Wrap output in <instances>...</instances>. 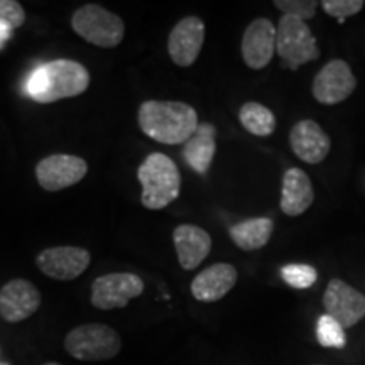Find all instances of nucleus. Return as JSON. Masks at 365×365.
<instances>
[{
  "instance_id": "nucleus-18",
  "label": "nucleus",
  "mask_w": 365,
  "mask_h": 365,
  "mask_svg": "<svg viewBox=\"0 0 365 365\" xmlns=\"http://www.w3.org/2000/svg\"><path fill=\"white\" fill-rule=\"evenodd\" d=\"M314 202V191L309 176L299 168H289L282 176L281 210L287 217L303 215Z\"/></svg>"
},
{
  "instance_id": "nucleus-14",
  "label": "nucleus",
  "mask_w": 365,
  "mask_h": 365,
  "mask_svg": "<svg viewBox=\"0 0 365 365\" xmlns=\"http://www.w3.org/2000/svg\"><path fill=\"white\" fill-rule=\"evenodd\" d=\"M242 58L252 70L266 68L276 53V26L266 17L250 22L242 38Z\"/></svg>"
},
{
  "instance_id": "nucleus-13",
  "label": "nucleus",
  "mask_w": 365,
  "mask_h": 365,
  "mask_svg": "<svg viewBox=\"0 0 365 365\" xmlns=\"http://www.w3.org/2000/svg\"><path fill=\"white\" fill-rule=\"evenodd\" d=\"M41 293L27 279H12L0 287V317L7 323L24 322L38 312Z\"/></svg>"
},
{
  "instance_id": "nucleus-3",
  "label": "nucleus",
  "mask_w": 365,
  "mask_h": 365,
  "mask_svg": "<svg viewBox=\"0 0 365 365\" xmlns=\"http://www.w3.org/2000/svg\"><path fill=\"white\" fill-rule=\"evenodd\" d=\"M143 185L140 202L148 210H163L180 196L181 175L175 161L163 153H153L137 170Z\"/></svg>"
},
{
  "instance_id": "nucleus-7",
  "label": "nucleus",
  "mask_w": 365,
  "mask_h": 365,
  "mask_svg": "<svg viewBox=\"0 0 365 365\" xmlns=\"http://www.w3.org/2000/svg\"><path fill=\"white\" fill-rule=\"evenodd\" d=\"M144 293V281L132 272H110L91 284V304L102 312L120 309Z\"/></svg>"
},
{
  "instance_id": "nucleus-24",
  "label": "nucleus",
  "mask_w": 365,
  "mask_h": 365,
  "mask_svg": "<svg viewBox=\"0 0 365 365\" xmlns=\"http://www.w3.org/2000/svg\"><path fill=\"white\" fill-rule=\"evenodd\" d=\"M274 6L279 9L282 16L304 22L314 17L318 2L314 0H274Z\"/></svg>"
},
{
  "instance_id": "nucleus-16",
  "label": "nucleus",
  "mask_w": 365,
  "mask_h": 365,
  "mask_svg": "<svg viewBox=\"0 0 365 365\" xmlns=\"http://www.w3.org/2000/svg\"><path fill=\"white\" fill-rule=\"evenodd\" d=\"M239 279V272L232 264L217 262L203 269L191 282V294L202 303H215L230 293Z\"/></svg>"
},
{
  "instance_id": "nucleus-10",
  "label": "nucleus",
  "mask_w": 365,
  "mask_h": 365,
  "mask_svg": "<svg viewBox=\"0 0 365 365\" xmlns=\"http://www.w3.org/2000/svg\"><path fill=\"white\" fill-rule=\"evenodd\" d=\"M91 262V255L83 247L61 245L49 247L36 257L39 271L56 281H73L80 277Z\"/></svg>"
},
{
  "instance_id": "nucleus-6",
  "label": "nucleus",
  "mask_w": 365,
  "mask_h": 365,
  "mask_svg": "<svg viewBox=\"0 0 365 365\" xmlns=\"http://www.w3.org/2000/svg\"><path fill=\"white\" fill-rule=\"evenodd\" d=\"M276 53L289 70H298L319 58L317 38L307 22L286 16L281 17L276 27Z\"/></svg>"
},
{
  "instance_id": "nucleus-29",
  "label": "nucleus",
  "mask_w": 365,
  "mask_h": 365,
  "mask_svg": "<svg viewBox=\"0 0 365 365\" xmlns=\"http://www.w3.org/2000/svg\"><path fill=\"white\" fill-rule=\"evenodd\" d=\"M0 365H9V364H2V362H0Z\"/></svg>"
},
{
  "instance_id": "nucleus-1",
  "label": "nucleus",
  "mask_w": 365,
  "mask_h": 365,
  "mask_svg": "<svg viewBox=\"0 0 365 365\" xmlns=\"http://www.w3.org/2000/svg\"><path fill=\"white\" fill-rule=\"evenodd\" d=\"M140 130L168 145L182 144L198 127V113L191 105L173 100H148L137 112Z\"/></svg>"
},
{
  "instance_id": "nucleus-22",
  "label": "nucleus",
  "mask_w": 365,
  "mask_h": 365,
  "mask_svg": "<svg viewBox=\"0 0 365 365\" xmlns=\"http://www.w3.org/2000/svg\"><path fill=\"white\" fill-rule=\"evenodd\" d=\"M317 340L327 349H344L346 345L345 328L330 314H322L317 323Z\"/></svg>"
},
{
  "instance_id": "nucleus-5",
  "label": "nucleus",
  "mask_w": 365,
  "mask_h": 365,
  "mask_svg": "<svg viewBox=\"0 0 365 365\" xmlns=\"http://www.w3.org/2000/svg\"><path fill=\"white\" fill-rule=\"evenodd\" d=\"M71 27L86 43L98 48H117L125 36L124 21L97 4H86L73 12Z\"/></svg>"
},
{
  "instance_id": "nucleus-17",
  "label": "nucleus",
  "mask_w": 365,
  "mask_h": 365,
  "mask_svg": "<svg viewBox=\"0 0 365 365\" xmlns=\"http://www.w3.org/2000/svg\"><path fill=\"white\" fill-rule=\"evenodd\" d=\"M178 261L185 271H193L208 257L212 250V237L202 227L185 223L178 225L173 232Z\"/></svg>"
},
{
  "instance_id": "nucleus-21",
  "label": "nucleus",
  "mask_w": 365,
  "mask_h": 365,
  "mask_svg": "<svg viewBox=\"0 0 365 365\" xmlns=\"http://www.w3.org/2000/svg\"><path fill=\"white\" fill-rule=\"evenodd\" d=\"M239 120L244 129L252 135L267 137L276 130V117L259 102H247L240 107Z\"/></svg>"
},
{
  "instance_id": "nucleus-23",
  "label": "nucleus",
  "mask_w": 365,
  "mask_h": 365,
  "mask_svg": "<svg viewBox=\"0 0 365 365\" xmlns=\"http://www.w3.org/2000/svg\"><path fill=\"white\" fill-rule=\"evenodd\" d=\"M281 276L287 286L294 289H308L318 279V272L308 264H287L281 269Z\"/></svg>"
},
{
  "instance_id": "nucleus-20",
  "label": "nucleus",
  "mask_w": 365,
  "mask_h": 365,
  "mask_svg": "<svg viewBox=\"0 0 365 365\" xmlns=\"http://www.w3.org/2000/svg\"><path fill=\"white\" fill-rule=\"evenodd\" d=\"M274 230V222L271 218L259 217V218H247L235 223L230 227L228 234L234 244L242 250H257L262 249L264 245L271 240Z\"/></svg>"
},
{
  "instance_id": "nucleus-4",
  "label": "nucleus",
  "mask_w": 365,
  "mask_h": 365,
  "mask_svg": "<svg viewBox=\"0 0 365 365\" xmlns=\"http://www.w3.org/2000/svg\"><path fill=\"white\" fill-rule=\"evenodd\" d=\"M65 349L76 360L103 362L120 354L122 339L112 327L103 323H86L68 333Z\"/></svg>"
},
{
  "instance_id": "nucleus-9",
  "label": "nucleus",
  "mask_w": 365,
  "mask_h": 365,
  "mask_svg": "<svg viewBox=\"0 0 365 365\" xmlns=\"http://www.w3.org/2000/svg\"><path fill=\"white\" fill-rule=\"evenodd\" d=\"M357 80L352 68L344 59L328 61L313 80V97L323 105H336L345 102L355 91Z\"/></svg>"
},
{
  "instance_id": "nucleus-25",
  "label": "nucleus",
  "mask_w": 365,
  "mask_h": 365,
  "mask_svg": "<svg viewBox=\"0 0 365 365\" xmlns=\"http://www.w3.org/2000/svg\"><path fill=\"white\" fill-rule=\"evenodd\" d=\"M323 11L344 24L346 17L355 16L364 9V0H323Z\"/></svg>"
},
{
  "instance_id": "nucleus-8",
  "label": "nucleus",
  "mask_w": 365,
  "mask_h": 365,
  "mask_svg": "<svg viewBox=\"0 0 365 365\" xmlns=\"http://www.w3.org/2000/svg\"><path fill=\"white\" fill-rule=\"evenodd\" d=\"M88 173V164L83 158L73 154H51L41 159L36 166V178L46 191H61L80 182Z\"/></svg>"
},
{
  "instance_id": "nucleus-27",
  "label": "nucleus",
  "mask_w": 365,
  "mask_h": 365,
  "mask_svg": "<svg viewBox=\"0 0 365 365\" xmlns=\"http://www.w3.org/2000/svg\"><path fill=\"white\" fill-rule=\"evenodd\" d=\"M11 33L12 31L6 29V27H0V48H2L4 43H6L9 38H11Z\"/></svg>"
},
{
  "instance_id": "nucleus-11",
  "label": "nucleus",
  "mask_w": 365,
  "mask_h": 365,
  "mask_svg": "<svg viewBox=\"0 0 365 365\" xmlns=\"http://www.w3.org/2000/svg\"><path fill=\"white\" fill-rule=\"evenodd\" d=\"M323 304L327 314L335 318L344 328H352L365 318V296L339 277L328 282Z\"/></svg>"
},
{
  "instance_id": "nucleus-19",
  "label": "nucleus",
  "mask_w": 365,
  "mask_h": 365,
  "mask_svg": "<svg viewBox=\"0 0 365 365\" xmlns=\"http://www.w3.org/2000/svg\"><path fill=\"white\" fill-rule=\"evenodd\" d=\"M217 153V129L210 122L198 124L182 148V158L198 175H207Z\"/></svg>"
},
{
  "instance_id": "nucleus-28",
  "label": "nucleus",
  "mask_w": 365,
  "mask_h": 365,
  "mask_svg": "<svg viewBox=\"0 0 365 365\" xmlns=\"http://www.w3.org/2000/svg\"><path fill=\"white\" fill-rule=\"evenodd\" d=\"M43 365H61V364H58V362H46Z\"/></svg>"
},
{
  "instance_id": "nucleus-26",
  "label": "nucleus",
  "mask_w": 365,
  "mask_h": 365,
  "mask_svg": "<svg viewBox=\"0 0 365 365\" xmlns=\"http://www.w3.org/2000/svg\"><path fill=\"white\" fill-rule=\"evenodd\" d=\"M24 22L26 12L19 2H16V0H0V27L14 31Z\"/></svg>"
},
{
  "instance_id": "nucleus-15",
  "label": "nucleus",
  "mask_w": 365,
  "mask_h": 365,
  "mask_svg": "<svg viewBox=\"0 0 365 365\" xmlns=\"http://www.w3.org/2000/svg\"><path fill=\"white\" fill-rule=\"evenodd\" d=\"M289 144L296 156L308 164L325 161L331 149L330 137L312 118H304L294 124L289 134Z\"/></svg>"
},
{
  "instance_id": "nucleus-12",
  "label": "nucleus",
  "mask_w": 365,
  "mask_h": 365,
  "mask_svg": "<svg viewBox=\"0 0 365 365\" xmlns=\"http://www.w3.org/2000/svg\"><path fill=\"white\" fill-rule=\"evenodd\" d=\"M205 43V22L196 16L182 17L173 27L168 39V53L176 66L188 68L195 65Z\"/></svg>"
},
{
  "instance_id": "nucleus-2",
  "label": "nucleus",
  "mask_w": 365,
  "mask_h": 365,
  "mask_svg": "<svg viewBox=\"0 0 365 365\" xmlns=\"http://www.w3.org/2000/svg\"><path fill=\"white\" fill-rule=\"evenodd\" d=\"M90 86V73L78 61L54 59L36 68L27 78L26 91L34 102L53 103L78 97Z\"/></svg>"
}]
</instances>
